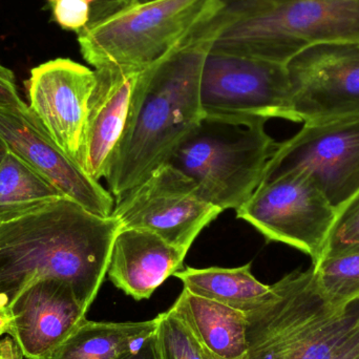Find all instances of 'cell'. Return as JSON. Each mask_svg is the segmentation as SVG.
Here are the masks:
<instances>
[{
  "mask_svg": "<svg viewBox=\"0 0 359 359\" xmlns=\"http://www.w3.org/2000/svg\"><path fill=\"white\" fill-rule=\"evenodd\" d=\"M120 229L113 215H95L67 196L0 219V306L10 308L35 283L60 280L88 312Z\"/></svg>",
  "mask_w": 359,
  "mask_h": 359,
  "instance_id": "obj_1",
  "label": "cell"
},
{
  "mask_svg": "<svg viewBox=\"0 0 359 359\" xmlns=\"http://www.w3.org/2000/svg\"><path fill=\"white\" fill-rule=\"evenodd\" d=\"M229 16L219 8L137 80L128 123L105 180L115 202L165 163L170 154L202 119L203 65Z\"/></svg>",
  "mask_w": 359,
  "mask_h": 359,
  "instance_id": "obj_2",
  "label": "cell"
},
{
  "mask_svg": "<svg viewBox=\"0 0 359 359\" xmlns=\"http://www.w3.org/2000/svg\"><path fill=\"white\" fill-rule=\"evenodd\" d=\"M229 21L210 52L287 65L310 46L359 40V0H221Z\"/></svg>",
  "mask_w": 359,
  "mask_h": 359,
  "instance_id": "obj_3",
  "label": "cell"
},
{
  "mask_svg": "<svg viewBox=\"0 0 359 359\" xmlns=\"http://www.w3.org/2000/svg\"><path fill=\"white\" fill-rule=\"evenodd\" d=\"M271 288L246 313L248 359H325L358 322L359 301L333 305L312 267L287 274Z\"/></svg>",
  "mask_w": 359,
  "mask_h": 359,
  "instance_id": "obj_4",
  "label": "cell"
},
{
  "mask_svg": "<svg viewBox=\"0 0 359 359\" xmlns=\"http://www.w3.org/2000/svg\"><path fill=\"white\" fill-rule=\"evenodd\" d=\"M266 122L203 116L165 163L191 179L200 196L213 206L236 210L259 187L278 149L266 132Z\"/></svg>",
  "mask_w": 359,
  "mask_h": 359,
  "instance_id": "obj_5",
  "label": "cell"
},
{
  "mask_svg": "<svg viewBox=\"0 0 359 359\" xmlns=\"http://www.w3.org/2000/svg\"><path fill=\"white\" fill-rule=\"evenodd\" d=\"M221 6V0L138 4L79 34L80 50L96 69L116 67L141 73L168 56Z\"/></svg>",
  "mask_w": 359,
  "mask_h": 359,
  "instance_id": "obj_6",
  "label": "cell"
},
{
  "mask_svg": "<svg viewBox=\"0 0 359 359\" xmlns=\"http://www.w3.org/2000/svg\"><path fill=\"white\" fill-rule=\"evenodd\" d=\"M236 217L269 242L299 249L311 257L314 266L324 257L337 210L309 177L293 172L259 184L250 198L236 209Z\"/></svg>",
  "mask_w": 359,
  "mask_h": 359,
  "instance_id": "obj_7",
  "label": "cell"
},
{
  "mask_svg": "<svg viewBox=\"0 0 359 359\" xmlns=\"http://www.w3.org/2000/svg\"><path fill=\"white\" fill-rule=\"evenodd\" d=\"M293 172L309 177L339 212L359 192V117L304 123L278 143L261 183Z\"/></svg>",
  "mask_w": 359,
  "mask_h": 359,
  "instance_id": "obj_8",
  "label": "cell"
},
{
  "mask_svg": "<svg viewBox=\"0 0 359 359\" xmlns=\"http://www.w3.org/2000/svg\"><path fill=\"white\" fill-rule=\"evenodd\" d=\"M290 100L286 65L222 53L207 55L200 83L204 116L288 120Z\"/></svg>",
  "mask_w": 359,
  "mask_h": 359,
  "instance_id": "obj_9",
  "label": "cell"
},
{
  "mask_svg": "<svg viewBox=\"0 0 359 359\" xmlns=\"http://www.w3.org/2000/svg\"><path fill=\"white\" fill-rule=\"evenodd\" d=\"M222 212L200 196L191 179L164 163L116 201L113 215L121 228L153 232L188 253L201 231Z\"/></svg>",
  "mask_w": 359,
  "mask_h": 359,
  "instance_id": "obj_10",
  "label": "cell"
},
{
  "mask_svg": "<svg viewBox=\"0 0 359 359\" xmlns=\"http://www.w3.org/2000/svg\"><path fill=\"white\" fill-rule=\"evenodd\" d=\"M286 67L291 88L289 121L359 117V40L310 46Z\"/></svg>",
  "mask_w": 359,
  "mask_h": 359,
  "instance_id": "obj_11",
  "label": "cell"
},
{
  "mask_svg": "<svg viewBox=\"0 0 359 359\" xmlns=\"http://www.w3.org/2000/svg\"><path fill=\"white\" fill-rule=\"evenodd\" d=\"M96 72L71 59L34 67L25 81L27 107L57 147L84 170L88 101Z\"/></svg>",
  "mask_w": 359,
  "mask_h": 359,
  "instance_id": "obj_12",
  "label": "cell"
},
{
  "mask_svg": "<svg viewBox=\"0 0 359 359\" xmlns=\"http://www.w3.org/2000/svg\"><path fill=\"white\" fill-rule=\"evenodd\" d=\"M0 139L8 151L52 182L67 198L101 217H111L115 198L72 161L27 109L0 107Z\"/></svg>",
  "mask_w": 359,
  "mask_h": 359,
  "instance_id": "obj_13",
  "label": "cell"
},
{
  "mask_svg": "<svg viewBox=\"0 0 359 359\" xmlns=\"http://www.w3.org/2000/svg\"><path fill=\"white\" fill-rule=\"evenodd\" d=\"M10 309L14 316L10 337L25 359H50L88 314L73 287L60 280L35 283Z\"/></svg>",
  "mask_w": 359,
  "mask_h": 359,
  "instance_id": "obj_14",
  "label": "cell"
},
{
  "mask_svg": "<svg viewBox=\"0 0 359 359\" xmlns=\"http://www.w3.org/2000/svg\"><path fill=\"white\" fill-rule=\"evenodd\" d=\"M95 72L96 84L86 118L84 172L99 182L107 177L123 136L140 73L116 67Z\"/></svg>",
  "mask_w": 359,
  "mask_h": 359,
  "instance_id": "obj_15",
  "label": "cell"
},
{
  "mask_svg": "<svg viewBox=\"0 0 359 359\" xmlns=\"http://www.w3.org/2000/svg\"><path fill=\"white\" fill-rule=\"evenodd\" d=\"M186 255L153 232L121 228L114 241L107 276L135 301L149 299L182 269Z\"/></svg>",
  "mask_w": 359,
  "mask_h": 359,
  "instance_id": "obj_16",
  "label": "cell"
},
{
  "mask_svg": "<svg viewBox=\"0 0 359 359\" xmlns=\"http://www.w3.org/2000/svg\"><path fill=\"white\" fill-rule=\"evenodd\" d=\"M172 309L202 348L223 359L247 355L246 313L183 289Z\"/></svg>",
  "mask_w": 359,
  "mask_h": 359,
  "instance_id": "obj_17",
  "label": "cell"
},
{
  "mask_svg": "<svg viewBox=\"0 0 359 359\" xmlns=\"http://www.w3.org/2000/svg\"><path fill=\"white\" fill-rule=\"evenodd\" d=\"M157 318L144 322L83 320L50 359H118L139 349L157 330Z\"/></svg>",
  "mask_w": 359,
  "mask_h": 359,
  "instance_id": "obj_18",
  "label": "cell"
},
{
  "mask_svg": "<svg viewBox=\"0 0 359 359\" xmlns=\"http://www.w3.org/2000/svg\"><path fill=\"white\" fill-rule=\"evenodd\" d=\"M192 294L240 311H251L271 294V285L259 282L251 272V264L238 268H186L174 274Z\"/></svg>",
  "mask_w": 359,
  "mask_h": 359,
  "instance_id": "obj_19",
  "label": "cell"
},
{
  "mask_svg": "<svg viewBox=\"0 0 359 359\" xmlns=\"http://www.w3.org/2000/svg\"><path fill=\"white\" fill-rule=\"evenodd\" d=\"M65 196L46 177L12 151H6L0 161V219L32 210Z\"/></svg>",
  "mask_w": 359,
  "mask_h": 359,
  "instance_id": "obj_20",
  "label": "cell"
},
{
  "mask_svg": "<svg viewBox=\"0 0 359 359\" xmlns=\"http://www.w3.org/2000/svg\"><path fill=\"white\" fill-rule=\"evenodd\" d=\"M312 268L333 305L343 307L359 301V252L328 255Z\"/></svg>",
  "mask_w": 359,
  "mask_h": 359,
  "instance_id": "obj_21",
  "label": "cell"
},
{
  "mask_svg": "<svg viewBox=\"0 0 359 359\" xmlns=\"http://www.w3.org/2000/svg\"><path fill=\"white\" fill-rule=\"evenodd\" d=\"M158 320L156 337L162 359H204L200 344L172 308Z\"/></svg>",
  "mask_w": 359,
  "mask_h": 359,
  "instance_id": "obj_22",
  "label": "cell"
},
{
  "mask_svg": "<svg viewBox=\"0 0 359 359\" xmlns=\"http://www.w3.org/2000/svg\"><path fill=\"white\" fill-rule=\"evenodd\" d=\"M349 252H359V192L337 212L324 257Z\"/></svg>",
  "mask_w": 359,
  "mask_h": 359,
  "instance_id": "obj_23",
  "label": "cell"
},
{
  "mask_svg": "<svg viewBox=\"0 0 359 359\" xmlns=\"http://www.w3.org/2000/svg\"><path fill=\"white\" fill-rule=\"evenodd\" d=\"M92 11V27L138 4L137 0H86Z\"/></svg>",
  "mask_w": 359,
  "mask_h": 359,
  "instance_id": "obj_24",
  "label": "cell"
},
{
  "mask_svg": "<svg viewBox=\"0 0 359 359\" xmlns=\"http://www.w3.org/2000/svg\"><path fill=\"white\" fill-rule=\"evenodd\" d=\"M0 107L8 109H27L17 88L14 73L0 63Z\"/></svg>",
  "mask_w": 359,
  "mask_h": 359,
  "instance_id": "obj_25",
  "label": "cell"
},
{
  "mask_svg": "<svg viewBox=\"0 0 359 359\" xmlns=\"http://www.w3.org/2000/svg\"><path fill=\"white\" fill-rule=\"evenodd\" d=\"M325 359H359V318L353 328Z\"/></svg>",
  "mask_w": 359,
  "mask_h": 359,
  "instance_id": "obj_26",
  "label": "cell"
},
{
  "mask_svg": "<svg viewBox=\"0 0 359 359\" xmlns=\"http://www.w3.org/2000/svg\"><path fill=\"white\" fill-rule=\"evenodd\" d=\"M118 359H162L156 332L151 335L139 349Z\"/></svg>",
  "mask_w": 359,
  "mask_h": 359,
  "instance_id": "obj_27",
  "label": "cell"
},
{
  "mask_svg": "<svg viewBox=\"0 0 359 359\" xmlns=\"http://www.w3.org/2000/svg\"><path fill=\"white\" fill-rule=\"evenodd\" d=\"M14 326V316L10 308L0 306V339L4 335L10 337Z\"/></svg>",
  "mask_w": 359,
  "mask_h": 359,
  "instance_id": "obj_28",
  "label": "cell"
},
{
  "mask_svg": "<svg viewBox=\"0 0 359 359\" xmlns=\"http://www.w3.org/2000/svg\"><path fill=\"white\" fill-rule=\"evenodd\" d=\"M11 337L0 339V359H8V345H10Z\"/></svg>",
  "mask_w": 359,
  "mask_h": 359,
  "instance_id": "obj_29",
  "label": "cell"
},
{
  "mask_svg": "<svg viewBox=\"0 0 359 359\" xmlns=\"http://www.w3.org/2000/svg\"><path fill=\"white\" fill-rule=\"evenodd\" d=\"M8 359H25L13 339L8 345Z\"/></svg>",
  "mask_w": 359,
  "mask_h": 359,
  "instance_id": "obj_30",
  "label": "cell"
},
{
  "mask_svg": "<svg viewBox=\"0 0 359 359\" xmlns=\"http://www.w3.org/2000/svg\"><path fill=\"white\" fill-rule=\"evenodd\" d=\"M202 347V346H201ZM203 349V355H204V359H223L217 358V356L213 355L212 353H210V352L207 351L206 349H204V348H202ZM241 359H248L247 358V355L245 356V358H241Z\"/></svg>",
  "mask_w": 359,
  "mask_h": 359,
  "instance_id": "obj_31",
  "label": "cell"
},
{
  "mask_svg": "<svg viewBox=\"0 0 359 359\" xmlns=\"http://www.w3.org/2000/svg\"><path fill=\"white\" fill-rule=\"evenodd\" d=\"M6 151H8V149H6V144H4V141L0 139V161H1L2 158L6 155Z\"/></svg>",
  "mask_w": 359,
  "mask_h": 359,
  "instance_id": "obj_32",
  "label": "cell"
},
{
  "mask_svg": "<svg viewBox=\"0 0 359 359\" xmlns=\"http://www.w3.org/2000/svg\"><path fill=\"white\" fill-rule=\"evenodd\" d=\"M138 4H149V2L159 1V0H137Z\"/></svg>",
  "mask_w": 359,
  "mask_h": 359,
  "instance_id": "obj_33",
  "label": "cell"
}]
</instances>
